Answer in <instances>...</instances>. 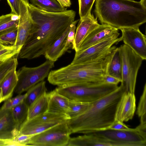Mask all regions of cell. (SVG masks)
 I'll list each match as a JSON object with an SVG mask.
<instances>
[{
    "label": "cell",
    "instance_id": "2e32d148",
    "mask_svg": "<svg viewBox=\"0 0 146 146\" xmlns=\"http://www.w3.org/2000/svg\"><path fill=\"white\" fill-rule=\"evenodd\" d=\"M118 32V29L109 25H100L86 37L78 52L82 51Z\"/></svg>",
    "mask_w": 146,
    "mask_h": 146
},
{
    "label": "cell",
    "instance_id": "7402d4cb",
    "mask_svg": "<svg viewBox=\"0 0 146 146\" xmlns=\"http://www.w3.org/2000/svg\"><path fill=\"white\" fill-rule=\"evenodd\" d=\"M46 82L42 81L29 89L24 102L28 108L35 101L46 93Z\"/></svg>",
    "mask_w": 146,
    "mask_h": 146
},
{
    "label": "cell",
    "instance_id": "d590c367",
    "mask_svg": "<svg viewBox=\"0 0 146 146\" xmlns=\"http://www.w3.org/2000/svg\"><path fill=\"white\" fill-rule=\"evenodd\" d=\"M34 135H21L15 137L13 141L19 145L20 146H26L29 139Z\"/></svg>",
    "mask_w": 146,
    "mask_h": 146
},
{
    "label": "cell",
    "instance_id": "8992f818",
    "mask_svg": "<svg viewBox=\"0 0 146 146\" xmlns=\"http://www.w3.org/2000/svg\"><path fill=\"white\" fill-rule=\"evenodd\" d=\"M54 61L47 60L39 66L34 67L24 66L17 73L18 82L14 92L21 94L48 77L51 69L54 66Z\"/></svg>",
    "mask_w": 146,
    "mask_h": 146
},
{
    "label": "cell",
    "instance_id": "8d00e7d4",
    "mask_svg": "<svg viewBox=\"0 0 146 146\" xmlns=\"http://www.w3.org/2000/svg\"><path fill=\"white\" fill-rule=\"evenodd\" d=\"M104 82L106 83L118 85L121 81L117 78L106 74L103 78Z\"/></svg>",
    "mask_w": 146,
    "mask_h": 146
},
{
    "label": "cell",
    "instance_id": "4316f807",
    "mask_svg": "<svg viewBox=\"0 0 146 146\" xmlns=\"http://www.w3.org/2000/svg\"><path fill=\"white\" fill-rule=\"evenodd\" d=\"M22 47L9 46L0 50V64L14 57H17Z\"/></svg>",
    "mask_w": 146,
    "mask_h": 146
},
{
    "label": "cell",
    "instance_id": "f1b7e54d",
    "mask_svg": "<svg viewBox=\"0 0 146 146\" xmlns=\"http://www.w3.org/2000/svg\"><path fill=\"white\" fill-rule=\"evenodd\" d=\"M18 64L17 57L11 58L0 64V82L9 72L17 68Z\"/></svg>",
    "mask_w": 146,
    "mask_h": 146
},
{
    "label": "cell",
    "instance_id": "52a82bcc",
    "mask_svg": "<svg viewBox=\"0 0 146 146\" xmlns=\"http://www.w3.org/2000/svg\"><path fill=\"white\" fill-rule=\"evenodd\" d=\"M71 133L66 122H64L33 135L28 141L27 145L67 146Z\"/></svg>",
    "mask_w": 146,
    "mask_h": 146
},
{
    "label": "cell",
    "instance_id": "60d3db41",
    "mask_svg": "<svg viewBox=\"0 0 146 146\" xmlns=\"http://www.w3.org/2000/svg\"><path fill=\"white\" fill-rule=\"evenodd\" d=\"M146 0H141L140 2L144 7H146Z\"/></svg>",
    "mask_w": 146,
    "mask_h": 146
},
{
    "label": "cell",
    "instance_id": "603a6c76",
    "mask_svg": "<svg viewBox=\"0 0 146 146\" xmlns=\"http://www.w3.org/2000/svg\"><path fill=\"white\" fill-rule=\"evenodd\" d=\"M30 1L38 9L47 12H61L67 9L62 7L56 0H30Z\"/></svg>",
    "mask_w": 146,
    "mask_h": 146
},
{
    "label": "cell",
    "instance_id": "ba28073f",
    "mask_svg": "<svg viewBox=\"0 0 146 146\" xmlns=\"http://www.w3.org/2000/svg\"><path fill=\"white\" fill-rule=\"evenodd\" d=\"M119 32L80 52H76L71 63L90 62L106 57L111 54L116 47L113 46L121 41Z\"/></svg>",
    "mask_w": 146,
    "mask_h": 146
},
{
    "label": "cell",
    "instance_id": "6da1fadb",
    "mask_svg": "<svg viewBox=\"0 0 146 146\" xmlns=\"http://www.w3.org/2000/svg\"><path fill=\"white\" fill-rule=\"evenodd\" d=\"M120 85L110 94L92 103L84 113L68 120L72 133L88 134L108 130L115 119L117 104L125 92Z\"/></svg>",
    "mask_w": 146,
    "mask_h": 146
},
{
    "label": "cell",
    "instance_id": "ac0fdd59",
    "mask_svg": "<svg viewBox=\"0 0 146 146\" xmlns=\"http://www.w3.org/2000/svg\"><path fill=\"white\" fill-rule=\"evenodd\" d=\"M70 28V25L45 52L44 55L47 60L55 62L68 51L67 39Z\"/></svg>",
    "mask_w": 146,
    "mask_h": 146
},
{
    "label": "cell",
    "instance_id": "1f68e13d",
    "mask_svg": "<svg viewBox=\"0 0 146 146\" xmlns=\"http://www.w3.org/2000/svg\"><path fill=\"white\" fill-rule=\"evenodd\" d=\"M26 95V93L24 94H19L13 98L6 100L1 108L3 109H11L23 101Z\"/></svg>",
    "mask_w": 146,
    "mask_h": 146
},
{
    "label": "cell",
    "instance_id": "8fae6325",
    "mask_svg": "<svg viewBox=\"0 0 146 146\" xmlns=\"http://www.w3.org/2000/svg\"><path fill=\"white\" fill-rule=\"evenodd\" d=\"M28 0H21L17 34L14 46L22 47L29 36L33 23L28 7Z\"/></svg>",
    "mask_w": 146,
    "mask_h": 146
},
{
    "label": "cell",
    "instance_id": "4dcf8cb0",
    "mask_svg": "<svg viewBox=\"0 0 146 146\" xmlns=\"http://www.w3.org/2000/svg\"><path fill=\"white\" fill-rule=\"evenodd\" d=\"M17 34V27L0 36V42L6 46H14Z\"/></svg>",
    "mask_w": 146,
    "mask_h": 146
},
{
    "label": "cell",
    "instance_id": "e575fe53",
    "mask_svg": "<svg viewBox=\"0 0 146 146\" xmlns=\"http://www.w3.org/2000/svg\"><path fill=\"white\" fill-rule=\"evenodd\" d=\"M130 128L123 122L115 119L113 123L109 127L108 130H128Z\"/></svg>",
    "mask_w": 146,
    "mask_h": 146
},
{
    "label": "cell",
    "instance_id": "484cf974",
    "mask_svg": "<svg viewBox=\"0 0 146 146\" xmlns=\"http://www.w3.org/2000/svg\"><path fill=\"white\" fill-rule=\"evenodd\" d=\"M92 104V103H82L70 100L68 109L66 114L70 119L74 118L84 113Z\"/></svg>",
    "mask_w": 146,
    "mask_h": 146
},
{
    "label": "cell",
    "instance_id": "83f0119b",
    "mask_svg": "<svg viewBox=\"0 0 146 146\" xmlns=\"http://www.w3.org/2000/svg\"><path fill=\"white\" fill-rule=\"evenodd\" d=\"M137 114L140 118V123H146V84L144 86L143 92L138 104Z\"/></svg>",
    "mask_w": 146,
    "mask_h": 146
},
{
    "label": "cell",
    "instance_id": "4fadbf2b",
    "mask_svg": "<svg viewBox=\"0 0 146 146\" xmlns=\"http://www.w3.org/2000/svg\"><path fill=\"white\" fill-rule=\"evenodd\" d=\"M97 18L90 12L88 16L78 22L74 37L72 49L78 52L82 43L87 36L100 24Z\"/></svg>",
    "mask_w": 146,
    "mask_h": 146
},
{
    "label": "cell",
    "instance_id": "f35d334b",
    "mask_svg": "<svg viewBox=\"0 0 146 146\" xmlns=\"http://www.w3.org/2000/svg\"><path fill=\"white\" fill-rule=\"evenodd\" d=\"M14 142L13 140H8L0 139V146H13Z\"/></svg>",
    "mask_w": 146,
    "mask_h": 146
},
{
    "label": "cell",
    "instance_id": "e0dca14e",
    "mask_svg": "<svg viewBox=\"0 0 146 146\" xmlns=\"http://www.w3.org/2000/svg\"><path fill=\"white\" fill-rule=\"evenodd\" d=\"M48 107L47 112L66 114L69 106L70 100L59 94L55 90L48 93Z\"/></svg>",
    "mask_w": 146,
    "mask_h": 146
},
{
    "label": "cell",
    "instance_id": "44dd1931",
    "mask_svg": "<svg viewBox=\"0 0 146 146\" xmlns=\"http://www.w3.org/2000/svg\"><path fill=\"white\" fill-rule=\"evenodd\" d=\"M48 102V94L46 92L29 107L27 120L33 119L47 112Z\"/></svg>",
    "mask_w": 146,
    "mask_h": 146
},
{
    "label": "cell",
    "instance_id": "ab89813d",
    "mask_svg": "<svg viewBox=\"0 0 146 146\" xmlns=\"http://www.w3.org/2000/svg\"><path fill=\"white\" fill-rule=\"evenodd\" d=\"M2 94L1 89L0 88V103L3 102Z\"/></svg>",
    "mask_w": 146,
    "mask_h": 146
},
{
    "label": "cell",
    "instance_id": "f546056e",
    "mask_svg": "<svg viewBox=\"0 0 146 146\" xmlns=\"http://www.w3.org/2000/svg\"><path fill=\"white\" fill-rule=\"evenodd\" d=\"M96 0H78L79 14L80 19H82L91 12L93 5Z\"/></svg>",
    "mask_w": 146,
    "mask_h": 146
},
{
    "label": "cell",
    "instance_id": "b9f144b4",
    "mask_svg": "<svg viewBox=\"0 0 146 146\" xmlns=\"http://www.w3.org/2000/svg\"><path fill=\"white\" fill-rule=\"evenodd\" d=\"M8 46H5L3 44H2L0 42V50H1L4 48H5Z\"/></svg>",
    "mask_w": 146,
    "mask_h": 146
},
{
    "label": "cell",
    "instance_id": "5bb4252c",
    "mask_svg": "<svg viewBox=\"0 0 146 146\" xmlns=\"http://www.w3.org/2000/svg\"><path fill=\"white\" fill-rule=\"evenodd\" d=\"M19 129L15 122L11 109L0 108V139L11 140L17 136Z\"/></svg>",
    "mask_w": 146,
    "mask_h": 146
},
{
    "label": "cell",
    "instance_id": "74e56055",
    "mask_svg": "<svg viewBox=\"0 0 146 146\" xmlns=\"http://www.w3.org/2000/svg\"><path fill=\"white\" fill-rule=\"evenodd\" d=\"M63 7H69L71 3L70 0H56Z\"/></svg>",
    "mask_w": 146,
    "mask_h": 146
},
{
    "label": "cell",
    "instance_id": "9a60e30c",
    "mask_svg": "<svg viewBox=\"0 0 146 146\" xmlns=\"http://www.w3.org/2000/svg\"><path fill=\"white\" fill-rule=\"evenodd\" d=\"M68 146H119L98 132L70 138Z\"/></svg>",
    "mask_w": 146,
    "mask_h": 146
},
{
    "label": "cell",
    "instance_id": "d6986e66",
    "mask_svg": "<svg viewBox=\"0 0 146 146\" xmlns=\"http://www.w3.org/2000/svg\"><path fill=\"white\" fill-rule=\"evenodd\" d=\"M16 68L11 70L0 82L3 101L11 98L12 96L18 82Z\"/></svg>",
    "mask_w": 146,
    "mask_h": 146
},
{
    "label": "cell",
    "instance_id": "836d02e7",
    "mask_svg": "<svg viewBox=\"0 0 146 146\" xmlns=\"http://www.w3.org/2000/svg\"><path fill=\"white\" fill-rule=\"evenodd\" d=\"M11 13L19 16L21 0H7Z\"/></svg>",
    "mask_w": 146,
    "mask_h": 146
},
{
    "label": "cell",
    "instance_id": "cb8c5ba5",
    "mask_svg": "<svg viewBox=\"0 0 146 146\" xmlns=\"http://www.w3.org/2000/svg\"><path fill=\"white\" fill-rule=\"evenodd\" d=\"M19 16L11 13L0 16V36L17 27Z\"/></svg>",
    "mask_w": 146,
    "mask_h": 146
},
{
    "label": "cell",
    "instance_id": "7a4b0ae2",
    "mask_svg": "<svg viewBox=\"0 0 146 146\" xmlns=\"http://www.w3.org/2000/svg\"><path fill=\"white\" fill-rule=\"evenodd\" d=\"M94 12L102 24L118 30L139 28L146 22V7L133 0H96Z\"/></svg>",
    "mask_w": 146,
    "mask_h": 146
},
{
    "label": "cell",
    "instance_id": "7bdbcfd3",
    "mask_svg": "<svg viewBox=\"0 0 146 146\" xmlns=\"http://www.w3.org/2000/svg\"></svg>",
    "mask_w": 146,
    "mask_h": 146
},
{
    "label": "cell",
    "instance_id": "277c9868",
    "mask_svg": "<svg viewBox=\"0 0 146 146\" xmlns=\"http://www.w3.org/2000/svg\"><path fill=\"white\" fill-rule=\"evenodd\" d=\"M119 87L118 85L104 82H91L63 85L55 90L70 100L91 103L110 94Z\"/></svg>",
    "mask_w": 146,
    "mask_h": 146
},
{
    "label": "cell",
    "instance_id": "30bf717a",
    "mask_svg": "<svg viewBox=\"0 0 146 146\" xmlns=\"http://www.w3.org/2000/svg\"><path fill=\"white\" fill-rule=\"evenodd\" d=\"M124 44L132 49L143 60L146 59V37L139 28H127L120 29Z\"/></svg>",
    "mask_w": 146,
    "mask_h": 146
},
{
    "label": "cell",
    "instance_id": "d6a6232c",
    "mask_svg": "<svg viewBox=\"0 0 146 146\" xmlns=\"http://www.w3.org/2000/svg\"><path fill=\"white\" fill-rule=\"evenodd\" d=\"M79 20L74 21L70 25V28L67 39V47L68 50L72 49L76 29V25Z\"/></svg>",
    "mask_w": 146,
    "mask_h": 146
},
{
    "label": "cell",
    "instance_id": "3957f363",
    "mask_svg": "<svg viewBox=\"0 0 146 146\" xmlns=\"http://www.w3.org/2000/svg\"><path fill=\"white\" fill-rule=\"evenodd\" d=\"M112 52L105 57L93 62L70 63L58 69L51 70L48 76V80L50 84L58 86L104 82V77L106 74L107 67Z\"/></svg>",
    "mask_w": 146,
    "mask_h": 146
},
{
    "label": "cell",
    "instance_id": "ffe728a7",
    "mask_svg": "<svg viewBox=\"0 0 146 146\" xmlns=\"http://www.w3.org/2000/svg\"><path fill=\"white\" fill-rule=\"evenodd\" d=\"M122 62L119 47L113 51L108 64L106 74L121 81Z\"/></svg>",
    "mask_w": 146,
    "mask_h": 146
},
{
    "label": "cell",
    "instance_id": "9c48e42d",
    "mask_svg": "<svg viewBox=\"0 0 146 146\" xmlns=\"http://www.w3.org/2000/svg\"><path fill=\"white\" fill-rule=\"evenodd\" d=\"M97 132L120 146H146V129L138 126L127 130H107Z\"/></svg>",
    "mask_w": 146,
    "mask_h": 146
},
{
    "label": "cell",
    "instance_id": "d4e9b609",
    "mask_svg": "<svg viewBox=\"0 0 146 146\" xmlns=\"http://www.w3.org/2000/svg\"><path fill=\"white\" fill-rule=\"evenodd\" d=\"M28 108L23 101L11 109L13 118L19 130L27 120Z\"/></svg>",
    "mask_w": 146,
    "mask_h": 146
},
{
    "label": "cell",
    "instance_id": "5b68a950",
    "mask_svg": "<svg viewBox=\"0 0 146 146\" xmlns=\"http://www.w3.org/2000/svg\"><path fill=\"white\" fill-rule=\"evenodd\" d=\"M119 48L122 62L120 85L125 92L135 93L138 71L143 60L126 45Z\"/></svg>",
    "mask_w": 146,
    "mask_h": 146
},
{
    "label": "cell",
    "instance_id": "7c38bea8",
    "mask_svg": "<svg viewBox=\"0 0 146 146\" xmlns=\"http://www.w3.org/2000/svg\"><path fill=\"white\" fill-rule=\"evenodd\" d=\"M136 108V98L135 94L125 92L117 104L115 119L123 122L132 119Z\"/></svg>",
    "mask_w": 146,
    "mask_h": 146
}]
</instances>
